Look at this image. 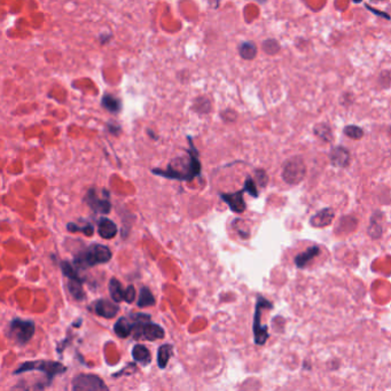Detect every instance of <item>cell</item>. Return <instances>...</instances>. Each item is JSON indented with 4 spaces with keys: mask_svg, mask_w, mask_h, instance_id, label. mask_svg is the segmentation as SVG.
I'll return each instance as SVG.
<instances>
[{
    "mask_svg": "<svg viewBox=\"0 0 391 391\" xmlns=\"http://www.w3.org/2000/svg\"><path fill=\"white\" fill-rule=\"evenodd\" d=\"M188 141H190V149L187 151V157L180 156V157L175 158L168 165L167 170L153 169V174L168 179H175V180L180 181H190L193 180L194 178L198 177L201 175L202 170L200 158H198V152L195 148L191 137H188Z\"/></svg>",
    "mask_w": 391,
    "mask_h": 391,
    "instance_id": "obj_1",
    "label": "cell"
},
{
    "mask_svg": "<svg viewBox=\"0 0 391 391\" xmlns=\"http://www.w3.org/2000/svg\"><path fill=\"white\" fill-rule=\"evenodd\" d=\"M112 250L108 247L94 243L75 255L74 265L77 269L86 270L90 269V267L99 265V264L108 263L112 259Z\"/></svg>",
    "mask_w": 391,
    "mask_h": 391,
    "instance_id": "obj_2",
    "label": "cell"
},
{
    "mask_svg": "<svg viewBox=\"0 0 391 391\" xmlns=\"http://www.w3.org/2000/svg\"><path fill=\"white\" fill-rule=\"evenodd\" d=\"M132 335L136 340L156 341L164 337L165 332L161 326L151 321V315L146 313H132Z\"/></svg>",
    "mask_w": 391,
    "mask_h": 391,
    "instance_id": "obj_3",
    "label": "cell"
},
{
    "mask_svg": "<svg viewBox=\"0 0 391 391\" xmlns=\"http://www.w3.org/2000/svg\"><path fill=\"white\" fill-rule=\"evenodd\" d=\"M32 371H39L43 372L47 377L48 383L51 384L52 381L55 376L61 375L64 372H67V367L61 363L52 360H32V361H25L14 371V375L22 373L32 372Z\"/></svg>",
    "mask_w": 391,
    "mask_h": 391,
    "instance_id": "obj_4",
    "label": "cell"
},
{
    "mask_svg": "<svg viewBox=\"0 0 391 391\" xmlns=\"http://www.w3.org/2000/svg\"><path fill=\"white\" fill-rule=\"evenodd\" d=\"M36 325L32 320L15 318L11 320L7 328V337L16 345H24L35 335Z\"/></svg>",
    "mask_w": 391,
    "mask_h": 391,
    "instance_id": "obj_5",
    "label": "cell"
},
{
    "mask_svg": "<svg viewBox=\"0 0 391 391\" xmlns=\"http://www.w3.org/2000/svg\"><path fill=\"white\" fill-rule=\"evenodd\" d=\"M306 168L302 157L294 156L287 159L282 169V179L287 184L296 185L301 182L305 177Z\"/></svg>",
    "mask_w": 391,
    "mask_h": 391,
    "instance_id": "obj_6",
    "label": "cell"
},
{
    "mask_svg": "<svg viewBox=\"0 0 391 391\" xmlns=\"http://www.w3.org/2000/svg\"><path fill=\"white\" fill-rule=\"evenodd\" d=\"M272 303L267 301L266 298L259 296L258 299H257V304H256V310H255V315H254V325H253V331H254V337H255V343L258 345H264L265 342L269 338V331H267V326H262L260 324V319H262V311L263 309H271L272 308Z\"/></svg>",
    "mask_w": 391,
    "mask_h": 391,
    "instance_id": "obj_7",
    "label": "cell"
},
{
    "mask_svg": "<svg viewBox=\"0 0 391 391\" xmlns=\"http://www.w3.org/2000/svg\"><path fill=\"white\" fill-rule=\"evenodd\" d=\"M74 390H108V387L94 374H79L71 383Z\"/></svg>",
    "mask_w": 391,
    "mask_h": 391,
    "instance_id": "obj_8",
    "label": "cell"
},
{
    "mask_svg": "<svg viewBox=\"0 0 391 391\" xmlns=\"http://www.w3.org/2000/svg\"><path fill=\"white\" fill-rule=\"evenodd\" d=\"M108 196L99 197L96 190H94V188H91V190L87 192L84 200H85L87 205H89L94 213L107 215L110 213V209H112V203H110V201L108 200Z\"/></svg>",
    "mask_w": 391,
    "mask_h": 391,
    "instance_id": "obj_9",
    "label": "cell"
},
{
    "mask_svg": "<svg viewBox=\"0 0 391 391\" xmlns=\"http://www.w3.org/2000/svg\"><path fill=\"white\" fill-rule=\"evenodd\" d=\"M244 188L239 192H235V193H221L220 198L223 200L225 203L230 207V209L233 211V213L241 214L246 210L247 204L244 202L243 198V193H244Z\"/></svg>",
    "mask_w": 391,
    "mask_h": 391,
    "instance_id": "obj_10",
    "label": "cell"
},
{
    "mask_svg": "<svg viewBox=\"0 0 391 391\" xmlns=\"http://www.w3.org/2000/svg\"><path fill=\"white\" fill-rule=\"evenodd\" d=\"M94 310H96V313L100 317H103L106 319H110L116 317V314L118 313V305H116L115 303H113L109 299H99L96 303V306H94Z\"/></svg>",
    "mask_w": 391,
    "mask_h": 391,
    "instance_id": "obj_11",
    "label": "cell"
},
{
    "mask_svg": "<svg viewBox=\"0 0 391 391\" xmlns=\"http://www.w3.org/2000/svg\"><path fill=\"white\" fill-rule=\"evenodd\" d=\"M118 229H117L116 224L113 220L108 219V218L102 217L99 220V225H98V233L99 235L105 240H110L116 236Z\"/></svg>",
    "mask_w": 391,
    "mask_h": 391,
    "instance_id": "obj_12",
    "label": "cell"
},
{
    "mask_svg": "<svg viewBox=\"0 0 391 391\" xmlns=\"http://www.w3.org/2000/svg\"><path fill=\"white\" fill-rule=\"evenodd\" d=\"M320 254V248L318 246H312L308 248L305 252L299 254L295 257V264L299 269H304Z\"/></svg>",
    "mask_w": 391,
    "mask_h": 391,
    "instance_id": "obj_13",
    "label": "cell"
},
{
    "mask_svg": "<svg viewBox=\"0 0 391 391\" xmlns=\"http://www.w3.org/2000/svg\"><path fill=\"white\" fill-rule=\"evenodd\" d=\"M334 216L335 214L333 209H331V208H325V209L320 210L311 218L310 223L312 226L314 227H325L333 221Z\"/></svg>",
    "mask_w": 391,
    "mask_h": 391,
    "instance_id": "obj_14",
    "label": "cell"
},
{
    "mask_svg": "<svg viewBox=\"0 0 391 391\" xmlns=\"http://www.w3.org/2000/svg\"><path fill=\"white\" fill-rule=\"evenodd\" d=\"M331 161L334 165L340 168L347 167L350 162V153L344 147H335L332 149L331 153Z\"/></svg>",
    "mask_w": 391,
    "mask_h": 391,
    "instance_id": "obj_15",
    "label": "cell"
},
{
    "mask_svg": "<svg viewBox=\"0 0 391 391\" xmlns=\"http://www.w3.org/2000/svg\"><path fill=\"white\" fill-rule=\"evenodd\" d=\"M132 319L122 317L114 325V332L120 338H126L132 334Z\"/></svg>",
    "mask_w": 391,
    "mask_h": 391,
    "instance_id": "obj_16",
    "label": "cell"
},
{
    "mask_svg": "<svg viewBox=\"0 0 391 391\" xmlns=\"http://www.w3.org/2000/svg\"><path fill=\"white\" fill-rule=\"evenodd\" d=\"M132 357L137 363H140L142 365H148L152 361V354L151 351L148 350L145 345L137 344L132 349Z\"/></svg>",
    "mask_w": 391,
    "mask_h": 391,
    "instance_id": "obj_17",
    "label": "cell"
},
{
    "mask_svg": "<svg viewBox=\"0 0 391 391\" xmlns=\"http://www.w3.org/2000/svg\"><path fill=\"white\" fill-rule=\"evenodd\" d=\"M109 293H110V297L114 302L119 303L122 301H124L125 297V289H123L122 283H120L118 280L113 278L110 279L109 281Z\"/></svg>",
    "mask_w": 391,
    "mask_h": 391,
    "instance_id": "obj_18",
    "label": "cell"
},
{
    "mask_svg": "<svg viewBox=\"0 0 391 391\" xmlns=\"http://www.w3.org/2000/svg\"><path fill=\"white\" fill-rule=\"evenodd\" d=\"M174 352V347L171 344H163L157 350V365L161 370H164L170 360Z\"/></svg>",
    "mask_w": 391,
    "mask_h": 391,
    "instance_id": "obj_19",
    "label": "cell"
},
{
    "mask_svg": "<svg viewBox=\"0 0 391 391\" xmlns=\"http://www.w3.org/2000/svg\"><path fill=\"white\" fill-rule=\"evenodd\" d=\"M156 303V299L154 297V295L152 294V292L149 291V288L147 287H142L139 292V298H138V304L139 308H148V306H154Z\"/></svg>",
    "mask_w": 391,
    "mask_h": 391,
    "instance_id": "obj_20",
    "label": "cell"
},
{
    "mask_svg": "<svg viewBox=\"0 0 391 391\" xmlns=\"http://www.w3.org/2000/svg\"><path fill=\"white\" fill-rule=\"evenodd\" d=\"M101 103H102L103 108H106L108 112L114 114L118 113L120 110V107H122V105H120V100L115 96H113V94H105V96L102 97Z\"/></svg>",
    "mask_w": 391,
    "mask_h": 391,
    "instance_id": "obj_21",
    "label": "cell"
},
{
    "mask_svg": "<svg viewBox=\"0 0 391 391\" xmlns=\"http://www.w3.org/2000/svg\"><path fill=\"white\" fill-rule=\"evenodd\" d=\"M68 289H69L71 296H73L76 301H84V299L86 298V295L83 289V282L69 280V281H68Z\"/></svg>",
    "mask_w": 391,
    "mask_h": 391,
    "instance_id": "obj_22",
    "label": "cell"
},
{
    "mask_svg": "<svg viewBox=\"0 0 391 391\" xmlns=\"http://www.w3.org/2000/svg\"><path fill=\"white\" fill-rule=\"evenodd\" d=\"M239 52L241 58L244 59V60H253L257 54V47L252 41H244V43L240 45Z\"/></svg>",
    "mask_w": 391,
    "mask_h": 391,
    "instance_id": "obj_23",
    "label": "cell"
},
{
    "mask_svg": "<svg viewBox=\"0 0 391 391\" xmlns=\"http://www.w3.org/2000/svg\"><path fill=\"white\" fill-rule=\"evenodd\" d=\"M75 265H71L69 262H61V270H62L63 275L69 280H74V281H80L84 282V280L80 278L78 272L75 269Z\"/></svg>",
    "mask_w": 391,
    "mask_h": 391,
    "instance_id": "obj_24",
    "label": "cell"
},
{
    "mask_svg": "<svg viewBox=\"0 0 391 391\" xmlns=\"http://www.w3.org/2000/svg\"><path fill=\"white\" fill-rule=\"evenodd\" d=\"M314 133L315 136H318L319 138L324 140V141H332L333 139V135H332V130L327 124L325 123H321V124H318L314 126Z\"/></svg>",
    "mask_w": 391,
    "mask_h": 391,
    "instance_id": "obj_25",
    "label": "cell"
},
{
    "mask_svg": "<svg viewBox=\"0 0 391 391\" xmlns=\"http://www.w3.org/2000/svg\"><path fill=\"white\" fill-rule=\"evenodd\" d=\"M67 230L69 231L70 233L83 232L86 236H92L94 233V226L92 224H86L85 226H78V225L74 223H69L67 225Z\"/></svg>",
    "mask_w": 391,
    "mask_h": 391,
    "instance_id": "obj_26",
    "label": "cell"
},
{
    "mask_svg": "<svg viewBox=\"0 0 391 391\" xmlns=\"http://www.w3.org/2000/svg\"><path fill=\"white\" fill-rule=\"evenodd\" d=\"M344 135L348 136L349 138L351 139H360L361 137L364 136V131L363 129L359 128V126H356V125H349V126H345L344 130H343Z\"/></svg>",
    "mask_w": 391,
    "mask_h": 391,
    "instance_id": "obj_27",
    "label": "cell"
},
{
    "mask_svg": "<svg viewBox=\"0 0 391 391\" xmlns=\"http://www.w3.org/2000/svg\"><path fill=\"white\" fill-rule=\"evenodd\" d=\"M243 188H244V191L248 192V193H249L250 195H252L253 197H258L259 193H258V191H257V187H256L255 181H254L253 179L250 178V177H248V178L246 179V181H244V186H243Z\"/></svg>",
    "mask_w": 391,
    "mask_h": 391,
    "instance_id": "obj_28",
    "label": "cell"
},
{
    "mask_svg": "<svg viewBox=\"0 0 391 391\" xmlns=\"http://www.w3.org/2000/svg\"><path fill=\"white\" fill-rule=\"evenodd\" d=\"M368 233H370V235L373 237V239H377V237L381 236V234H382V227H381V225L379 223H376L375 220H374V218L372 217V219H371V226L370 229H368Z\"/></svg>",
    "mask_w": 391,
    "mask_h": 391,
    "instance_id": "obj_29",
    "label": "cell"
},
{
    "mask_svg": "<svg viewBox=\"0 0 391 391\" xmlns=\"http://www.w3.org/2000/svg\"><path fill=\"white\" fill-rule=\"evenodd\" d=\"M136 295H137V293H136L135 287H133L132 285H131V286H129L128 288L125 289V297H124V301H125L126 303H132V302L136 299Z\"/></svg>",
    "mask_w": 391,
    "mask_h": 391,
    "instance_id": "obj_30",
    "label": "cell"
},
{
    "mask_svg": "<svg viewBox=\"0 0 391 391\" xmlns=\"http://www.w3.org/2000/svg\"><path fill=\"white\" fill-rule=\"evenodd\" d=\"M256 175L259 177L258 179H259L260 185H262V186H265L266 182H267V176H266L265 172H264L263 170H257V171H256Z\"/></svg>",
    "mask_w": 391,
    "mask_h": 391,
    "instance_id": "obj_31",
    "label": "cell"
},
{
    "mask_svg": "<svg viewBox=\"0 0 391 391\" xmlns=\"http://www.w3.org/2000/svg\"><path fill=\"white\" fill-rule=\"evenodd\" d=\"M361 1H363V0H353V2H356V4H359Z\"/></svg>",
    "mask_w": 391,
    "mask_h": 391,
    "instance_id": "obj_32",
    "label": "cell"
},
{
    "mask_svg": "<svg viewBox=\"0 0 391 391\" xmlns=\"http://www.w3.org/2000/svg\"><path fill=\"white\" fill-rule=\"evenodd\" d=\"M257 1H265V0H257Z\"/></svg>",
    "mask_w": 391,
    "mask_h": 391,
    "instance_id": "obj_33",
    "label": "cell"
},
{
    "mask_svg": "<svg viewBox=\"0 0 391 391\" xmlns=\"http://www.w3.org/2000/svg\"><path fill=\"white\" fill-rule=\"evenodd\" d=\"M372 1H380V0H372Z\"/></svg>",
    "mask_w": 391,
    "mask_h": 391,
    "instance_id": "obj_34",
    "label": "cell"
}]
</instances>
